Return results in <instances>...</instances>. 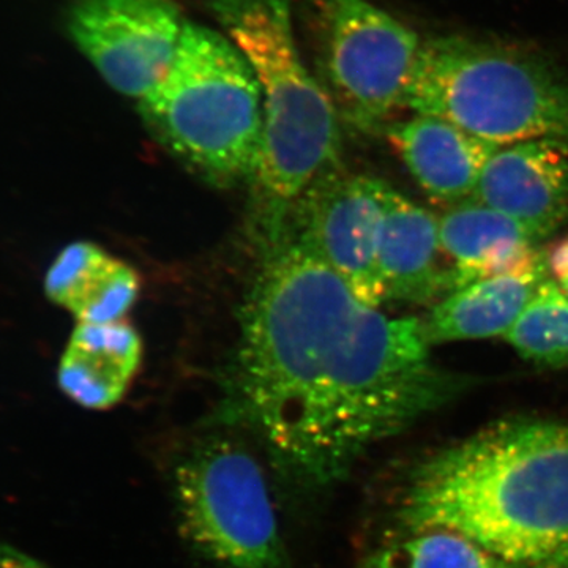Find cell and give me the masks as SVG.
I'll return each mask as SVG.
<instances>
[{
    "label": "cell",
    "instance_id": "e0dca14e",
    "mask_svg": "<svg viewBox=\"0 0 568 568\" xmlns=\"http://www.w3.org/2000/svg\"><path fill=\"white\" fill-rule=\"evenodd\" d=\"M125 263L92 242H73L52 261L44 294L77 317L110 293Z\"/></svg>",
    "mask_w": 568,
    "mask_h": 568
},
{
    "label": "cell",
    "instance_id": "ffe728a7",
    "mask_svg": "<svg viewBox=\"0 0 568 568\" xmlns=\"http://www.w3.org/2000/svg\"><path fill=\"white\" fill-rule=\"evenodd\" d=\"M0 568H48L43 564L0 541Z\"/></svg>",
    "mask_w": 568,
    "mask_h": 568
},
{
    "label": "cell",
    "instance_id": "8fae6325",
    "mask_svg": "<svg viewBox=\"0 0 568 568\" xmlns=\"http://www.w3.org/2000/svg\"><path fill=\"white\" fill-rule=\"evenodd\" d=\"M439 235L452 267V293L478 280L530 271L548 260L528 227L474 197L440 216Z\"/></svg>",
    "mask_w": 568,
    "mask_h": 568
},
{
    "label": "cell",
    "instance_id": "5b68a950",
    "mask_svg": "<svg viewBox=\"0 0 568 568\" xmlns=\"http://www.w3.org/2000/svg\"><path fill=\"white\" fill-rule=\"evenodd\" d=\"M407 108L496 148L568 140V80L534 55L466 37L422 43Z\"/></svg>",
    "mask_w": 568,
    "mask_h": 568
},
{
    "label": "cell",
    "instance_id": "30bf717a",
    "mask_svg": "<svg viewBox=\"0 0 568 568\" xmlns=\"http://www.w3.org/2000/svg\"><path fill=\"white\" fill-rule=\"evenodd\" d=\"M470 197L541 241L568 219V140L541 138L497 149Z\"/></svg>",
    "mask_w": 568,
    "mask_h": 568
},
{
    "label": "cell",
    "instance_id": "5bb4252c",
    "mask_svg": "<svg viewBox=\"0 0 568 568\" xmlns=\"http://www.w3.org/2000/svg\"><path fill=\"white\" fill-rule=\"evenodd\" d=\"M141 361V336L125 320L78 323L59 364V387L85 409H110L129 392Z\"/></svg>",
    "mask_w": 568,
    "mask_h": 568
},
{
    "label": "cell",
    "instance_id": "277c9868",
    "mask_svg": "<svg viewBox=\"0 0 568 568\" xmlns=\"http://www.w3.org/2000/svg\"><path fill=\"white\" fill-rule=\"evenodd\" d=\"M152 133L215 183L254 178L263 148V93L230 37L185 22L173 65L140 100Z\"/></svg>",
    "mask_w": 568,
    "mask_h": 568
},
{
    "label": "cell",
    "instance_id": "ba28073f",
    "mask_svg": "<svg viewBox=\"0 0 568 568\" xmlns=\"http://www.w3.org/2000/svg\"><path fill=\"white\" fill-rule=\"evenodd\" d=\"M185 22L174 0H73L67 31L111 89L142 100L173 65Z\"/></svg>",
    "mask_w": 568,
    "mask_h": 568
},
{
    "label": "cell",
    "instance_id": "7a4b0ae2",
    "mask_svg": "<svg viewBox=\"0 0 568 568\" xmlns=\"http://www.w3.org/2000/svg\"><path fill=\"white\" fill-rule=\"evenodd\" d=\"M395 521L457 532L518 568H568V424L510 418L439 448L410 470Z\"/></svg>",
    "mask_w": 568,
    "mask_h": 568
},
{
    "label": "cell",
    "instance_id": "6da1fadb",
    "mask_svg": "<svg viewBox=\"0 0 568 568\" xmlns=\"http://www.w3.org/2000/svg\"><path fill=\"white\" fill-rule=\"evenodd\" d=\"M424 323L364 304L295 241L246 297L227 417L263 440L294 487L338 484L377 443L473 386L432 361Z\"/></svg>",
    "mask_w": 568,
    "mask_h": 568
},
{
    "label": "cell",
    "instance_id": "8992f818",
    "mask_svg": "<svg viewBox=\"0 0 568 568\" xmlns=\"http://www.w3.org/2000/svg\"><path fill=\"white\" fill-rule=\"evenodd\" d=\"M179 526L219 568H294L257 459L226 437L190 448L174 469Z\"/></svg>",
    "mask_w": 568,
    "mask_h": 568
},
{
    "label": "cell",
    "instance_id": "52a82bcc",
    "mask_svg": "<svg viewBox=\"0 0 568 568\" xmlns=\"http://www.w3.org/2000/svg\"><path fill=\"white\" fill-rule=\"evenodd\" d=\"M317 80L339 119L361 132L407 108L420 52L417 32L369 0H312Z\"/></svg>",
    "mask_w": 568,
    "mask_h": 568
},
{
    "label": "cell",
    "instance_id": "4fadbf2b",
    "mask_svg": "<svg viewBox=\"0 0 568 568\" xmlns=\"http://www.w3.org/2000/svg\"><path fill=\"white\" fill-rule=\"evenodd\" d=\"M386 136L420 189L444 203L469 200L489 156L499 149L433 115L388 123Z\"/></svg>",
    "mask_w": 568,
    "mask_h": 568
},
{
    "label": "cell",
    "instance_id": "2e32d148",
    "mask_svg": "<svg viewBox=\"0 0 568 568\" xmlns=\"http://www.w3.org/2000/svg\"><path fill=\"white\" fill-rule=\"evenodd\" d=\"M355 568H518L450 530H422L381 545Z\"/></svg>",
    "mask_w": 568,
    "mask_h": 568
},
{
    "label": "cell",
    "instance_id": "7c38bea8",
    "mask_svg": "<svg viewBox=\"0 0 568 568\" xmlns=\"http://www.w3.org/2000/svg\"><path fill=\"white\" fill-rule=\"evenodd\" d=\"M386 301L426 304L452 293V267L440 245L439 220L387 186L379 241Z\"/></svg>",
    "mask_w": 568,
    "mask_h": 568
},
{
    "label": "cell",
    "instance_id": "ac0fdd59",
    "mask_svg": "<svg viewBox=\"0 0 568 568\" xmlns=\"http://www.w3.org/2000/svg\"><path fill=\"white\" fill-rule=\"evenodd\" d=\"M504 338L523 358L548 368L568 366V298L547 280Z\"/></svg>",
    "mask_w": 568,
    "mask_h": 568
},
{
    "label": "cell",
    "instance_id": "d6986e66",
    "mask_svg": "<svg viewBox=\"0 0 568 568\" xmlns=\"http://www.w3.org/2000/svg\"><path fill=\"white\" fill-rule=\"evenodd\" d=\"M548 267L555 276V283L568 298V237L559 242L548 254Z\"/></svg>",
    "mask_w": 568,
    "mask_h": 568
},
{
    "label": "cell",
    "instance_id": "3957f363",
    "mask_svg": "<svg viewBox=\"0 0 568 568\" xmlns=\"http://www.w3.org/2000/svg\"><path fill=\"white\" fill-rule=\"evenodd\" d=\"M213 13L252 63L263 93V148L256 178L276 207L339 168V114L305 65L291 0H211Z\"/></svg>",
    "mask_w": 568,
    "mask_h": 568
},
{
    "label": "cell",
    "instance_id": "9c48e42d",
    "mask_svg": "<svg viewBox=\"0 0 568 568\" xmlns=\"http://www.w3.org/2000/svg\"><path fill=\"white\" fill-rule=\"evenodd\" d=\"M387 183L366 175L325 174L297 201L294 241L327 265L364 304L386 302L379 241Z\"/></svg>",
    "mask_w": 568,
    "mask_h": 568
},
{
    "label": "cell",
    "instance_id": "9a60e30c",
    "mask_svg": "<svg viewBox=\"0 0 568 568\" xmlns=\"http://www.w3.org/2000/svg\"><path fill=\"white\" fill-rule=\"evenodd\" d=\"M549 278L548 260L530 271L491 276L447 294L424 323L426 342L506 336Z\"/></svg>",
    "mask_w": 568,
    "mask_h": 568
}]
</instances>
